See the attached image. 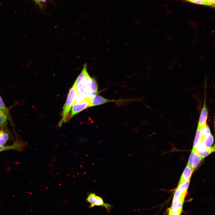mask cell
I'll use <instances>...</instances> for the list:
<instances>
[{
    "mask_svg": "<svg viewBox=\"0 0 215 215\" xmlns=\"http://www.w3.org/2000/svg\"><path fill=\"white\" fill-rule=\"evenodd\" d=\"M98 91H88L85 93L86 98L91 100L97 95Z\"/></svg>",
    "mask_w": 215,
    "mask_h": 215,
    "instance_id": "16",
    "label": "cell"
},
{
    "mask_svg": "<svg viewBox=\"0 0 215 215\" xmlns=\"http://www.w3.org/2000/svg\"><path fill=\"white\" fill-rule=\"evenodd\" d=\"M202 136L200 128L197 126L196 136L193 144V150H196L197 149L198 145L202 142L201 140Z\"/></svg>",
    "mask_w": 215,
    "mask_h": 215,
    "instance_id": "11",
    "label": "cell"
},
{
    "mask_svg": "<svg viewBox=\"0 0 215 215\" xmlns=\"http://www.w3.org/2000/svg\"><path fill=\"white\" fill-rule=\"evenodd\" d=\"M119 100L109 99L101 96L97 95L91 100L90 107L99 105L110 102H117Z\"/></svg>",
    "mask_w": 215,
    "mask_h": 215,
    "instance_id": "7",
    "label": "cell"
},
{
    "mask_svg": "<svg viewBox=\"0 0 215 215\" xmlns=\"http://www.w3.org/2000/svg\"><path fill=\"white\" fill-rule=\"evenodd\" d=\"M91 100L86 98L82 102L74 104L72 108L70 117L82 110L90 107Z\"/></svg>",
    "mask_w": 215,
    "mask_h": 215,
    "instance_id": "3",
    "label": "cell"
},
{
    "mask_svg": "<svg viewBox=\"0 0 215 215\" xmlns=\"http://www.w3.org/2000/svg\"><path fill=\"white\" fill-rule=\"evenodd\" d=\"M194 171V170L191 167L187 165L181 175L179 184L188 180H190Z\"/></svg>",
    "mask_w": 215,
    "mask_h": 215,
    "instance_id": "9",
    "label": "cell"
},
{
    "mask_svg": "<svg viewBox=\"0 0 215 215\" xmlns=\"http://www.w3.org/2000/svg\"><path fill=\"white\" fill-rule=\"evenodd\" d=\"M7 116L6 113L0 109V128H4L6 125Z\"/></svg>",
    "mask_w": 215,
    "mask_h": 215,
    "instance_id": "13",
    "label": "cell"
},
{
    "mask_svg": "<svg viewBox=\"0 0 215 215\" xmlns=\"http://www.w3.org/2000/svg\"><path fill=\"white\" fill-rule=\"evenodd\" d=\"M200 128L202 138L211 133L209 128L206 124L202 126Z\"/></svg>",
    "mask_w": 215,
    "mask_h": 215,
    "instance_id": "14",
    "label": "cell"
},
{
    "mask_svg": "<svg viewBox=\"0 0 215 215\" xmlns=\"http://www.w3.org/2000/svg\"><path fill=\"white\" fill-rule=\"evenodd\" d=\"M8 139V133L2 130H0V146L5 145Z\"/></svg>",
    "mask_w": 215,
    "mask_h": 215,
    "instance_id": "12",
    "label": "cell"
},
{
    "mask_svg": "<svg viewBox=\"0 0 215 215\" xmlns=\"http://www.w3.org/2000/svg\"><path fill=\"white\" fill-rule=\"evenodd\" d=\"M180 56H181L180 55H178L177 56V57L175 58V59L173 60V62L172 63V64H171V65L169 67V70H171L172 69L173 65L175 64V63L176 62V61L177 59L178 58H179V57Z\"/></svg>",
    "mask_w": 215,
    "mask_h": 215,
    "instance_id": "22",
    "label": "cell"
},
{
    "mask_svg": "<svg viewBox=\"0 0 215 215\" xmlns=\"http://www.w3.org/2000/svg\"><path fill=\"white\" fill-rule=\"evenodd\" d=\"M75 100V103L82 102L86 98L85 93H78Z\"/></svg>",
    "mask_w": 215,
    "mask_h": 215,
    "instance_id": "15",
    "label": "cell"
},
{
    "mask_svg": "<svg viewBox=\"0 0 215 215\" xmlns=\"http://www.w3.org/2000/svg\"><path fill=\"white\" fill-rule=\"evenodd\" d=\"M0 109L3 110L7 115V116L9 115L8 110L6 107L4 102L0 95Z\"/></svg>",
    "mask_w": 215,
    "mask_h": 215,
    "instance_id": "18",
    "label": "cell"
},
{
    "mask_svg": "<svg viewBox=\"0 0 215 215\" xmlns=\"http://www.w3.org/2000/svg\"><path fill=\"white\" fill-rule=\"evenodd\" d=\"M98 85L95 79L92 78V82L90 87V91H97Z\"/></svg>",
    "mask_w": 215,
    "mask_h": 215,
    "instance_id": "19",
    "label": "cell"
},
{
    "mask_svg": "<svg viewBox=\"0 0 215 215\" xmlns=\"http://www.w3.org/2000/svg\"><path fill=\"white\" fill-rule=\"evenodd\" d=\"M208 116V111L206 106L205 101V100L203 106L199 116L198 126L200 128L206 124Z\"/></svg>",
    "mask_w": 215,
    "mask_h": 215,
    "instance_id": "8",
    "label": "cell"
},
{
    "mask_svg": "<svg viewBox=\"0 0 215 215\" xmlns=\"http://www.w3.org/2000/svg\"><path fill=\"white\" fill-rule=\"evenodd\" d=\"M87 73V65L86 64H85L81 73L74 82L77 89L78 93L79 92L80 89L83 86L85 78Z\"/></svg>",
    "mask_w": 215,
    "mask_h": 215,
    "instance_id": "5",
    "label": "cell"
},
{
    "mask_svg": "<svg viewBox=\"0 0 215 215\" xmlns=\"http://www.w3.org/2000/svg\"><path fill=\"white\" fill-rule=\"evenodd\" d=\"M208 5V6L212 7H215V0H204Z\"/></svg>",
    "mask_w": 215,
    "mask_h": 215,
    "instance_id": "21",
    "label": "cell"
},
{
    "mask_svg": "<svg viewBox=\"0 0 215 215\" xmlns=\"http://www.w3.org/2000/svg\"><path fill=\"white\" fill-rule=\"evenodd\" d=\"M182 65V64H179V66H180V65Z\"/></svg>",
    "mask_w": 215,
    "mask_h": 215,
    "instance_id": "26",
    "label": "cell"
},
{
    "mask_svg": "<svg viewBox=\"0 0 215 215\" xmlns=\"http://www.w3.org/2000/svg\"><path fill=\"white\" fill-rule=\"evenodd\" d=\"M214 141L213 135L210 133L202 139V141L205 146L207 148H210L213 143Z\"/></svg>",
    "mask_w": 215,
    "mask_h": 215,
    "instance_id": "10",
    "label": "cell"
},
{
    "mask_svg": "<svg viewBox=\"0 0 215 215\" xmlns=\"http://www.w3.org/2000/svg\"><path fill=\"white\" fill-rule=\"evenodd\" d=\"M34 1L36 4H37L41 9L44 7L43 3H45L47 0H31Z\"/></svg>",
    "mask_w": 215,
    "mask_h": 215,
    "instance_id": "20",
    "label": "cell"
},
{
    "mask_svg": "<svg viewBox=\"0 0 215 215\" xmlns=\"http://www.w3.org/2000/svg\"><path fill=\"white\" fill-rule=\"evenodd\" d=\"M86 200L90 204L89 206L90 208L94 207L95 206H101L105 208L109 213L113 207L112 205L105 203L102 197L94 193L88 194Z\"/></svg>",
    "mask_w": 215,
    "mask_h": 215,
    "instance_id": "2",
    "label": "cell"
},
{
    "mask_svg": "<svg viewBox=\"0 0 215 215\" xmlns=\"http://www.w3.org/2000/svg\"><path fill=\"white\" fill-rule=\"evenodd\" d=\"M78 93L77 89L74 83L70 89L65 103L63 107L62 118L59 124V126L66 122L70 110L75 102L76 97Z\"/></svg>",
    "mask_w": 215,
    "mask_h": 215,
    "instance_id": "1",
    "label": "cell"
},
{
    "mask_svg": "<svg viewBox=\"0 0 215 215\" xmlns=\"http://www.w3.org/2000/svg\"><path fill=\"white\" fill-rule=\"evenodd\" d=\"M198 154L203 159L214 151V146L210 148H206L203 143L201 142L196 150Z\"/></svg>",
    "mask_w": 215,
    "mask_h": 215,
    "instance_id": "6",
    "label": "cell"
},
{
    "mask_svg": "<svg viewBox=\"0 0 215 215\" xmlns=\"http://www.w3.org/2000/svg\"><path fill=\"white\" fill-rule=\"evenodd\" d=\"M202 159L203 158L198 154L196 150L192 149L187 165L194 170L198 166Z\"/></svg>",
    "mask_w": 215,
    "mask_h": 215,
    "instance_id": "4",
    "label": "cell"
},
{
    "mask_svg": "<svg viewBox=\"0 0 215 215\" xmlns=\"http://www.w3.org/2000/svg\"><path fill=\"white\" fill-rule=\"evenodd\" d=\"M214 32V30H213V31H212L211 33H213Z\"/></svg>",
    "mask_w": 215,
    "mask_h": 215,
    "instance_id": "25",
    "label": "cell"
},
{
    "mask_svg": "<svg viewBox=\"0 0 215 215\" xmlns=\"http://www.w3.org/2000/svg\"><path fill=\"white\" fill-rule=\"evenodd\" d=\"M173 35H172L170 36L167 37L165 38V39L166 40H168L169 41H171L173 39Z\"/></svg>",
    "mask_w": 215,
    "mask_h": 215,
    "instance_id": "23",
    "label": "cell"
},
{
    "mask_svg": "<svg viewBox=\"0 0 215 215\" xmlns=\"http://www.w3.org/2000/svg\"><path fill=\"white\" fill-rule=\"evenodd\" d=\"M193 3L208 6V4L204 0H181Z\"/></svg>",
    "mask_w": 215,
    "mask_h": 215,
    "instance_id": "17",
    "label": "cell"
},
{
    "mask_svg": "<svg viewBox=\"0 0 215 215\" xmlns=\"http://www.w3.org/2000/svg\"><path fill=\"white\" fill-rule=\"evenodd\" d=\"M196 36L197 37H198L199 36L198 35H197Z\"/></svg>",
    "mask_w": 215,
    "mask_h": 215,
    "instance_id": "27",
    "label": "cell"
},
{
    "mask_svg": "<svg viewBox=\"0 0 215 215\" xmlns=\"http://www.w3.org/2000/svg\"><path fill=\"white\" fill-rule=\"evenodd\" d=\"M195 39H194V40L192 42V44H191L192 45H194V44L195 43V41H196V40H195Z\"/></svg>",
    "mask_w": 215,
    "mask_h": 215,
    "instance_id": "24",
    "label": "cell"
}]
</instances>
